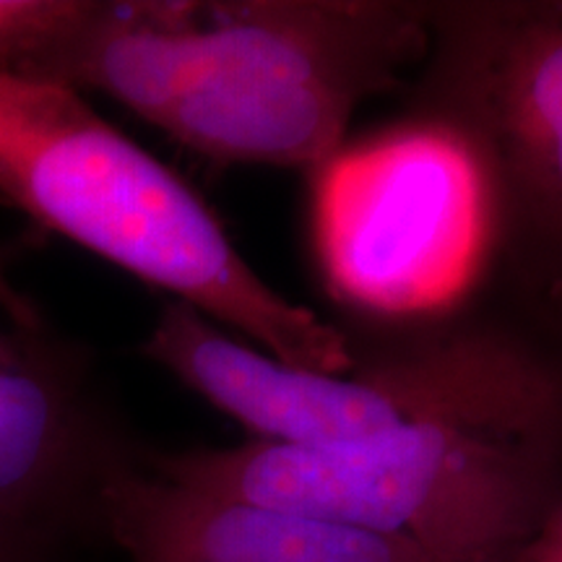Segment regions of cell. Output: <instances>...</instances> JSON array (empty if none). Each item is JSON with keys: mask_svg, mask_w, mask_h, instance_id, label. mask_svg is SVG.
I'll return each mask as SVG.
<instances>
[{"mask_svg": "<svg viewBox=\"0 0 562 562\" xmlns=\"http://www.w3.org/2000/svg\"><path fill=\"white\" fill-rule=\"evenodd\" d=\"M432 40L398 0H66L30 81L102 91L209 161L318 170Z\"/></svg>", "mask_w": 562, "mask_h": 562, "instance_id": "cell-1", "label": "cell"}, {"mask_svg": "<svg viewBox=\"0 0 562 562\" xmlns=\"http://www.w3.org/2000/svg\"><path fill=\"white\" fill-rule=\"evenodd\" d=\"M0 195L273 360L315 372L357 362L339 328L252 271L201 195L81 91L0 74Z\"/></svg>", "mask_w": 562, "mask_h": 562, "instance_id": "cell-2", "label": "cell"}, {"mask_svg": "<svg viewBox=\"0 0 562 562\" xmlns=\"http://www.w3.org/2000/svg\"><path fill=\"white\" fill-rule=\"evenodd\" d=\"M554 451L558 442L412 425L339 446L250 438L154 456L149 469L182 487L305 513L442 562H501L558 490Z\"/></svg>", "mask_w": 562, "mask_h": 562, "instance_id": "cell-3", "label": "cell"}, {"mask_svg": "<svg viewBox=\"0 0 562 562\" xmlns=\"http://www.w3.org/2000/svg\"><path fill=\"white\" fill-rule=\"evenodd\" d=\"M144 355L240 422L252 440L279 446H339L412 425L558 442L562 427L558 372L495 334L442 336L347 372H315L273 360L170 302Z\"/></svg>", "mask_w": 562, "mask_h": 562, "instance_id": "cell-4", "label": "cell"}, {"mask_svg": "<svg viewBox=\"0 0 562 562\" xmlns=\"http://www.w3.org/2000/svg\"><path fill=\"white\" fill-rule=\"evenodd\" d=\"M315 245L334 292L383 313L459 297L497 227L472 146L451 125L381 133L318 167Z\"/></svg>", "mask_w": 562, "mask_h": 562, "instance_id": "cell-5", "label": "cell"}, {"mask_svg": "<svg viewBox=\"0 0 562 562\" xmlns=\"http://www.w3.org/2000/svg\"><path fill=\"white\" fill-rule=\"evenodd\" d=\"M440 115L472 146L497 227L562 252V0L432 11Z\"/></svg>", "mask_w": 562, "mask_h": 562, "instance_id": "cell-6", "label": "cell"}, {"mask_svg": "<svg viewBox=\"0 0 562 562\" xmlns=\"http://www.w3.org/2000/svg\"><path fill=\"white\" fill-rule=\"evenodd\" d=\"M123 463L79 357L0 313V550L60 554L104 531L102 495Z\"/></svg>", "mask_w": 562, "mask_h": 562, "instance_id": "cell-7", "label": "cell"}, {"mask_svg": "<svg viewBox=\"0 0 562 562\" xmlns=\"http://www.w3.org/2000/svg\"><path fill=\"white\" fill-rule=\"evenodd\" d=\"M102 526L128 562H442L305 513L182 487L131 461L104 487Z\"/></svg>", "mask_w": 562, "mask_h": 562, "instance_id": "cell-8", "label": "cell"}, {"mask_svg": "<svg viewBox=\"0 0 562 562\" xmlns=\"http://www.w3.org/2000/svg\"><path fill=\"white\" fill-rule=\"evenodd\" d=\"M66 0H0V74L34 79Z\"/></svg>", "mask_w": 562, "mask_h": 562, "instance_id": "cell-9", "label": "cell"}, {"mask_svg": "<svg viewBox=\"0 0 562 562\" xmlns=\"http://www.w3.org/2000/svg\"><path fill=\"white\" fill-rule=\"evenodd\" d=\"M501 562H562V480L533 531Z\"/></svg>", "mask_w": 562, "mask_h": 562, "instance_id": "cell-10", "label": "cell"}, {"mask_svg": "<svg viewBox=\"0 0 562 562\" xmlns=\"http://www.w3.org/2000/svg\"><path fill=\"white\" fill-rule=\"evenodd\" d=\"M0 313H3L9 321L16 323V326L45 328L40 307L34 305L24 292L13 286V281L3 269V263H0Z\"/></svg>", "mask_w": 562, "mask_h": 562, "instance_id": "cell-11", "label": "cell"}, {"mask_svg": "<svg viewBox=\"0 0 562 562\" xmlns=\"http://www.w3.org/2000/svg\"><path fill=\"white\" fill-rule=\"evenodd\" d=\"M0 562H58V554H34V552L0 550Z\"/></svg>", "mask_w": 562, "mask_h": 562, "instance_id": "cell-12", "label": "cell"}]
</instances>
